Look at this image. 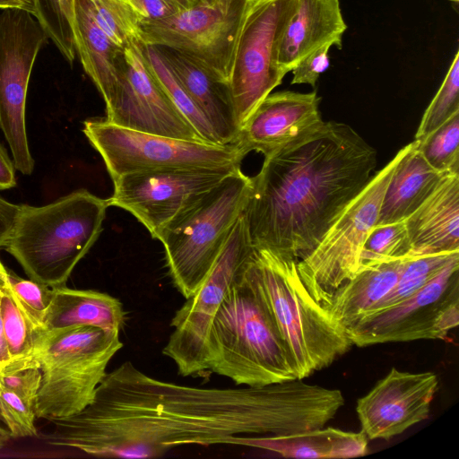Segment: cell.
Segmentation results:
<instances>
[{"instance_id": "1", "label": "cell", "mask_w": 459, "mask_h": 459, "mask_svg": "<svg viewBox=\"0 0 459 459\" xmlns=\"http://www.w3.org/2000/svg\"><path fill=\"white\" fill-rule=\"evenodd\" d=\"M331 388L303 379L238 388L160 380L126 361L107 373L79 413L50 420L54 446L96 457L151 458L186 445H235L240 437L281 436L325 426Z\"/></svg>"}, {"instance_id": "2", "label": "cell", "mask_w": 459, "mask_h": 459, "mask_svg": "<svg viewBox=\"0 0 459 459\" xmlns=\"http://www.w3.org/2000/svg\"><path fill=\"white\" fill-rule=\"evenodd\" d=\"M377 167V152L351 126L329 121L264 157L244 216L255 247L296 260L318 244Z\"/></svg>"}, {"instance_id": "3", "label": "cell", "mask_w": 459, "mask_h": 459, "mask_svg": "<svg viewBox=\"0 0 459 459\" xmlns=\"http://www.w3.org/2000/svg\"><path fill=\"white\" fill-rule=\"evenodd\" d=\"M298 260L253 248L239 279L264 306L304 379L329 367L353 345L345 328L307 291Z\"/></svg>"}, {"instance_id": "4", "label": "cell", "mask_w": 459, "mask_h": 459, "mask_svg": "<svg viewBox=\"0 0 459 459\" xmlns=\"http://www.w3.org/2000/svg\"><path fill=\"white\" fill-rule=\"evenodd\" d=\"M107 199L86 189L74 191L48 204H20L3 249L27 276L51 288L66 286L77 264L103 230Z\"/></svg>"}, {"instance_id": "5", "label": "cell", "mask_w": 459, "mask_h": 459, "mask_svg": "<svg viewBox=\"0 0 459 459\" xmlns=\"http://www.w3.org/2000/svg\"><path fill=\"white\" fill-rule=\"evenodd\" d=\"M209 353V372L237 385L262 386L299 378L273 320L238 273L213 319Z\"/></svg>"}, {"instance_id": "6", "label": "cell", "mask_w": 459, "mask_h": 459, "mask_svg": "<svg viewBox=\"0 0 459 459\" xmlns=\"http://www.w3.org/2000/svg\"><path fill=\"white\" fill-rule=\"evenodd\" d=\"M251 187V178L240 167L236 169L178 212L158 235L169 276L185 299L212 269L245 211Z\"/></svg>"}, {"instance_id": "7", "label": "cell", "mask_w": 459, "mask_h": 459, "mask_svg": "<svg viewBox=\"0 0 459 459\" xmlns=\"http://www.w3.org/2000/svg\"><path fill=\"white\" fill-rule=\"evenodd\" d=\"M48 332L38 357L41 383L34 409L37 418L50 421L74 416L92 402L124 344L119 333L90 325Z\"/></svg>"}, {"instance_id": "8", "label": "cell", "mask_w": 459, "mask_h": 459, "mask_svg": "<svg viewBox=\"0 0 459 459\" xmlns=\"http://www.w3.org/2000/svg\"><path fill=\"white\" fill-rule=\"evenodd\" d=\"M411 147H403L344 207L315 248L297 262L302 282L323 307L360 266L363 244L377 225L391 176Z\"/></svg>"}, {"instance_id": "9", "label": "cell", "mask_w": 459, "mask_h": 459, "mask_svg": "<svg viewBox=\"0 0 459 459\" xmlns=\"http://www.w3.org/2000/svg\"><path fill=\"white\" fill-rule=\"evenodd\" d=\"M250 0H214L156 21L141 20L139 39L176 50L215 79L229 82Z\"/></svg>"}, {"instance_id": "10", "label": "cell", "mask_w": 459, "mask_h": 459, "mask_svg": "<svg viewBox=\"0 0 459 459\" xmlns=\"http://www.w3.org/2000/svg\"><path fill=\"white\" fill-rule=\"evenodd\" d=\"M82 131L112 180L127 173L165 168L240 166L246 156L236 144L176 139L121 127L106 119H88Z\"/></svg>"}, {"instance_id": "11", "label": "cell", "mask_w": 459, "mask_h": 459, "mask_svg": "<svg viewBox=\"0 0 459 459\" xmlns=\"http://www.w3.org/2000/svg\"><path fill=\"white\" fill-rule=\"evenodd\" d=\"M253 248L243 212L210 273L170 322L173 332L162 353L176 364L181 376L209 372V337L213 319Z\"/></svg>"}, {"instance_id": "12", "label": "cell", "mask_w": 459, "mask_h": 459, "mask_svg": "<svg viewBox=\"0 0 459 459\" xmlns=\"http://www.w3.org/2000/svg\"><path fill=\"white\" fill-rule=\"evenodd\" d=\"M459 324V253L420 290L346 329L352 344L444 340Z\"/></svg>"}, {"instance_id": "13", "label": "cell", "mask_w": 459, "mask_h": 459, "mask_svg": "<svg viewBox=\"0 0 459 459\" xmlns=\"http://www.w3.org/2000/svg\"><path fill=\"white\" fill-rule=\"evenodd\" d=\"M297 3L250 0L228 82L239 128L286 74L278 65V50Z\"/></svg>"}, {"instance_id": "14", "label": "cell", "mask_w": 459, "mask_h": 459, "mask_svg": "<svg viewBox=\"0 0 459 459\" xmlns=\"http://www.w3.org/2000/svg\"><path fill=\"white\" fill-rule=\"evenodd\" d=\"M48 38L37 19L21 8L0 13V128L15 169L33 172L25 121L30 77L38 54Z\"/></svg>"}, {"instance_id": "15", "label": "cell", "mask_w": 459, "mask_h": 459, "mask_svg": "<svg viewBox=\"0 0 459 459\" xmlns=\"http://www.w3.org/2000/svg\"><path fill=\"white\" fill-rule=\"evenodd\" d=\"M240 166L165 168L124 174L112 180L108 206L134 215L157 238L183 209Z\"/></svg>"}, {"instance_id": "16", "label": "cell", "mask_w": 459, "mask_h": 459, "mask_svg": "<svg viewBox=\"0 0 459 459\" xmlns=\"http://www.w3.org/2000/svg\"><path fill=\"white\" fill-rule=\"evenodd\" d=\"M139 41L123 50L117 88L106 106V120L128 129L205 143L150 73Z\"/></svg>"}, {"instance_id": "17", "label": "cell", "mask_w": 459, "mask_h": 459, "mask_svg": "<svg viewBox=\"0 0 459 459\" xmlns=\"http://www.w3.org/2000/svg\"><path fill=\"white\" fill-rule=\"evenodd\" d=\"M437 388L438 378L433 372L412 373L393 367L357 401L361 431L370 440L402 434L429 418Z\"/></svg>"}, {"instance_id": "18", "label": "cell", "mask_w": 459, "mask_h": 459, "mask_svg": "<svg viewBox=\"0 0 459 459\" xmlns=\"http://www.w3.org/2000/svg\"><path fill=\"white\" fill-rule=\"evenodd\" d=\"M316 91H282L266 96L240 126L236 145L247 155L268 156L302 142L325 125Z\"/></svg>"}, {"instance_id": "19", "label": "cell", "mask_w": 459, "mask_h": 459, "mask_svg": "<svg viewBox=\"0 0 459 459\" xmlns=\"http://www.w3.org/2000/svg\"><path fill=\"white\" fill-rule=\"evenodd\" d=\"M80 62L109 105L117 88L123 49L97 23L90 0H60Z\"/></svg>"}, {"instance_id": "20", "label": "cell", "mask_w": 459, "mask_h": 459, "mask_svg": "<svg viewBox=\"0 0 459 459\" xmlns=\"http://www.w3.org/2000/svg\"><path fill=\"white\" fill-rule=\"evenodd\" d=\"M347 30L340 0H298L279 45L278 65L290 72L303 58L324 45L342 48Z\"/></svg>"}, {"instance_id": "21", "label": "cell", "mask_w": 459, "mask_h": 459, "mask_svg": "<svg viewBox=\"0 0 459 459\" xmlns=\"http://www.w3.org/2000/svg\"><path fill=\"white\" fill-rule=\"evenodd\" d=\"M404 221L411 255L459 252V173L446 175Z\"/></svg>"}, {"instance_id": "22", "label": "cell", "mask_w": 459, "mask_h": 459, "mask_svg": "<svg viewBox=\"0 0 459 459\" xmlns=\"http://www.w3.org/2000/svg\"><path fill=\"white\" fill-rule=\"evenodd\" d=\"M185 91L205 116L221 144H236L239 125L229 84L221 82L184 56L156 47Z\"/></svg>"}, {"instance_id": "23", "label": "cell", "mask_w": 459, "mask_h": 459, "mask_svg": "<svg viewBox=\"0 0 459 459\" xmlns=\"http://www.w3.org/2000/svg\"><path fill=\"white\" fill-rule=\"evenodd\" d=\"M368 438L353 432L321 427L281 436L240 437L236 446L271 451L288 458H352L368 452Z\"/></svg>"}, {"instance_id": "24", "label": "cell", "mask_w": 459, "mask_h": 459, "mask_svg": "<svg viewBox=\"0 0 459 459\" xmlns=\"http://www.w3.org/2000/svg\"><path fill=\"white\" fill-rule=\"evenodd\" d=\"M404 258L361 264L324 306L345 328L375 311L394 288Z\"/></svg>"}, {"instance_id": "25", "label": "cell", "mask_w": 459, "mask_h": 459, "mask_svg": "<svg viewBox=\"0 0 459 459\" xmlns=\"http://www.w3.org/2000/svg\"><path fill=\"white\" fill-rule=\"evenodd\" d=\"M446 175L434 169L418 151L417 141L411 142L388 182L377 225L404 221L431 195Z\"/></svg>"}, {"instance_id": "26", "label": "cell", "mask_w": 459, "mask_h": 459, "mask_svg": "<svg viewBox=\"0 0 459 459\" xmlns=\"http://www.w3.org/2000/svg\"><path fill=\"white\" fill-rule=\"evenodd\" d=\"M125 316L122 303L108 293L64 286L53 288L44 326L48 332L90 325L120 333Z\"/></svg>"}, {"instance_id": "27", "label": "cell", "mask_w": 459, "mask_h": 459, "mask_svg": "<svg viewBox=\"0 0 459 459\" xmlns=\"http://www.w3.org/2000/svg\"><path fill=\"white\" fill-rule=\"evenodd\" d=\"M1 312L11 357L10 364L2 372L39 367L38 357L48 332L30 322L18 305L10 283L2 290Z\"/></svg>"}, {"instance_id": "28", "label": "cell", "mask_w": 459, "mask_h": 459, "mask_svg": "<svg viewBox=\"0 0 459 459\" xmlns=\"http://www.w3.org/2000/svg\"><path fill=\"white\" fill-rule=\"evenodd\" d=\"M139 47L153 78L200 137L205 143L221 144L207 118L185 91L159 49L142 41Z\"/></svg>"}, {"instance_id": "29", "label": "cell", "mask_w": 459, "mask_h": 459, "mask_svg": "<svg viewBox=\"0 0 459 459\" xmlns=\"http://www.w3.org/2000/svg\"><path fill=\"white\" fill-rule=\"evenodd\" d=\"M455 253L459 252L407 256L394 288L375 311L396 305L420 290L442 271Z\"/></svg>"}, {"instance_id": "30", "label": "cell", "mask_w": 459, "mask_h": 459, "mask_svg": "<svg viewBox=\"0 0 459 459\" xmlns=\"http://www.w3.org/2000/svg\"><path fill=\"white\" fill-rule=\"evenodd\" d=\"M90 4L99 26L121 49L140 40L142 18L128 0H90Z\"/></svg>"}, {"instance_id": "31", "label": "cell", "mask_w": 459, "mask_h": 459, "mask_svg": "<svg viewBox=\"0 0 459 459\" xmlns=\"http://www.w3.org/2000/svg\"><path fill=\"white\" fill-rule=\"evenodd\" d=\"M417 149L436 170L459 173V111L421 140Z\"/></svg>"}, {"instance_id": "32", "label": "cell", "mask_w": 459, "mask_h": 459, "mask_svg": "<svg viewBox=\"0 0 459 459\" xmlns=\"http://www.w3.org/2000/svg\"><path fill=\"white\" fill-rule=\"evenodd\" d=\"M411 246L405 221L376 225L366 238L360 265L401 259L411 255Z\"/></svg>"}, {"instance_id": "33", "label": "cell", "mask_w": 459, "mask_h": 459, "mask_svg": "<svg viewBox=\"0 0 459 459\" xmlns=\"http://www.w3.org/2000/svg\"><path fill=\"white\" fill-rule=\"evenodd\" d=\"M459 111V51L453 57L447 73L433 100L426 108L414 140H421Z\"/></svg>"}, {"instance_id": "34", "label": "cell", "mask_w": 459, "mask_h": 459, "mask_svg": "<svg viewBox=\"0 0 459 459\" xmlns=\"http://www.w3.org/2000/svg\"><path fill=\"white\" fill-rule=\"evenodd\" d=\"M65 61L73 65L75 49L72 31L62 11L60 0H35L33 15Z\"/></svg>"}, {"instance_id": "35", "label": "cell", "mask_w": 459, "mask_h": 459, "mask_svg": "<svg viewBox=\"0 0 459 459\" xmlns=\"http://www.w3.org/2000/svg\"><path fill=\"white\" fill-rule=\"evenodd\" d=\"M8 278L15 299L30 322L45 330L44 321L53 298V288L23 279L8 270Z\"/></svg>"}, {"instance_id": "36", "label": "cell", "mask_w": 459, "mask_h": 459, "mask_svg": "<svg viewBox=\"0 0 459 459\" xmlns=\"http://www.w3.org/2000/svg\"><path fill=\"white\" fill-rule=\"evenodd\" d=\"M35 403L0 385V420L11 437H31L38 435Z\"/></svg>"}, {"instance_id": "37", "label": "cell", "mask_w": 459, "mask_h": 459, "mask_svg": "<svg viewBox=\"0 0 459 459\" xmlns=\"http://www.w3.org/2000/svg\"><path fill=\"white\" fill-rule=\"evenodd\" d=\"M40 383L41 371L39 367H29L0 373V385L34 403Z\"/></svg>"}, {"instance_id": "38", "label": "cell", "mask_w": 459, "mask_h": 459, "mask_svg": "<svg viewBox=\"0 0 459 459\" xmlns=\"http://www.w3.org/2000/svg\"><path fill=\"white\" fill-rule=\"evenodd\" d=\"M333 47L326 44L303 58L290 72L292 73L291 84H309L312 87L330 65L329 50Z\"/></svg>"}, {"instance_id": "39", "label": "cell", "mask_w": 459, "mask_h": 459, "mask_svg": "<svg viewBox=\"0 0 459 459\" xmlns=\"http://www.w3.org/2000/svg\"><path fill=\"white\" fill-rule=\"evenodd\" d=\"M142 20L156 21L184 10L172 0H128Z\"/></svg>"}, {"instance_id": "40", "label": "cell", "mask_w": 459, "mask_h": 459, "mask_svg": "<svg viewBox=\"0 0 459 459\" xmlns=\"http://www.w3.org/2000/svg\"><path fill=\"white\" fill-rule=\"evenodd\" d=\"M19 208L20 204H13L0 196V249L4 247L13 230Z\"/></svg>"}, {"instance_id": "41", "label": "cell", "mask_w": 459, "mask_h": 459, "mask_svg": "<svg viewBox=\"0 0 459 459\" xmlns=\"http://www.w3.org/2000/svg\"><path fill=\"white\" fill-rule=\"evenodd\" d=\"M15 167L5 147L0 142V190L16 186Z\"/></svg>"}, {"instance_id": "42", "label": "cell", "mask_w": 459, "mask_h": 459, "mask_svg": "<svg viewBox=\"0 0 459 459\" xmlns=\"http://www.w3.org/2000/svg\"><path fill=\"white\" fill-rule=\"evenodd\" d=\"M2 290H0V373L10 364L11 357L8 349V343L4 329L2 312H1Z\"/></svg>"}, {"instance_id": "43", "label": "cell", "mask_w": 459, "mask_h": 459, "mask_svg": "<svg viewBox=\"0 0 459 459\" xmlns=\"http://www.w3.org/2000/svg\"><path fill=\"white\" fill-rule=\"evenodd\" d=\"M21 8L35 13V0H0V9Z\"/></svg>"}, {"instance_id": "44", "label": "cell", "mask_w": 459, "mask_h": 459, "mask_svg": "<svg viewBox=\"0 0 459 459\" xmlns=\"http://www.w3.org/2000/svg\"><path fill=\"white\" fill-rule=\"evenodd\" d=\"M177 3L182 9H186L201 4H212L214 0H172Z\"/></svg>"}, {"instance_id": "45", "label": "cell", "mask_w": 459, "mask_h": 459, "mask_svg": "<svg viewBox=\"0 0 459 459\" xmlns=\"http://www.w3.org/2000/svg\"><path fill=\"white\" fill-rule=\"evenodd\" d=\"M9 285L8 269L4 267L0 260V290H3Z\"/></svg>"}, {"instance_id": "46", "label": "cell", "mask_w": 459, "mask_h": 459, "mask_svg": "<svg viewBox=\"0 0 459 459\" xmlns=\"http://www.w3.org/2000/svg\"><path fill=\"white\" fill-rule=\"evenodd\" d=\"M11 438L7 429L0 427V449H2Z\"/></svg>"}, {"instance_id": "47", "label": "cell", "mask_w": 459, "mask_h": 459, "mask_svg": "<svg viewBox=\"0 0 459 459\" xmlns=\"http://www.w3.org/2000/svg\"><path fill=\"white\" fill-rule=\"evenodd\" d=\"M449 1H451L453 4H455V8L456 9V7L458 6L459 0H449Z\"/></svg>"}]
</instances>
